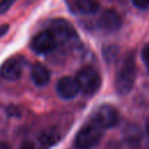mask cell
<instances>
[{
	"label": "cell",
	"mask_w": 149,
	"mask_h": 149,
	"mask_svg": "<svg viewBox=\"0 0 149 149\" xmlns=\"http://www.w3.org/2000/svg\"><path fill=\"white\" fill-rule=\"evenodd\" d=\"M134 5L141 9H144V8H148L149 7V0H133Z\"/></svg>",
	"instance_id": "15"
},
{
	"label": "cell",
	"mask_w": 149,
	"mask_h": 149,
	"mask_svg": "<svg viewBox=\"0 0 149 149\" xmlns=\"http://www.w3.org/2000/svg\"><path fill=\"white\" fill-rule=\"evenodd\" d=\"M54 36L56 37V41H68L71 38H74L77 36L74 28L71 26V23L64 19H55L50 22V29H49Z\"/></svg>",
	"instance_id": "6"
},
{
	"label": "cell",
	"mask_w": 149,
	"mask_h": 149,
	"mask_svg": "<svg viewBox=\"0 0 149 149\" xmlns=\"http://www.w3.org/2000/svg\"><path fill=\"white\" fill-rule=\"evenodd\" d=\"M102 129L93 122H88L77 133L74 139V146L77 149H92L102 137Z\"/></svg>",
	"instance_id": "2"
},
{
	"label": "cell",
	"mask_w": 149,
	"mask_h": 149,
	"mask_svg": "<svg viewBox=\"0 0 149 149\" xmlns=\"http://www.w3.org/2000/svg\"><path fill=\"white\" fill-rule=\"evenodd\" d=\"M142 58H143V62L146 63V65L149 68V44H147L143 50H142Z\"/></svg>",
	"instance_id": "14"
},
{
	"label": "cell",
	"mask_w": 149,
	"mask_h": 149,
	"mask_svg": "<svg viewBox=\"0 0 149 149\" xmlns=\"http://www.w3.org/2000/svg\"><path fill=\"white\" fill-rule=\"evenodd\" d=\"M77 9L83 14H94L99 9L98 0H76Z\"/></svg>",
	"instance_id": "12"
},
{
	"label": "cell",
	"mask_w": 149,
	"mask_h": 149,
	"mask_svg": "<svg viewBox=\"0 0 149 149\" xmlns=\"http://www.w3.org/2000/svg\"><path fill=\"white\" fill-rule=\"evenodd\" d=\"M146 129H147V134L149 135V119H148V121H147V126H146Z\"/></svg>",
	"instance_id": "19"
},
{
	"label": "cell",
	"mask_w": 149,
	"mask_h": 149,
	"mask_svg": "<svg viewBox=\"0 0 149 149\" xmlns=\"http://www.w3.org/2000/svg\"><path fill=\"white\" fill-rule=\"evenodd\" d=\"M91 122L97 125L102 130L108 129L114 127L119 122V113L113 106L102 105L95 109L91 118Z\"/></svg>",
	"instance_id": "4"
},
{
	"label": "cell",
	"mask_w": 149,
	"mask_h": 149,
	"mask_svg": "<svg viewBox=\"0 0 149 149\" xmlns=\"http://www.w3.org/2000/svg\"><path fill=\"white\" fill-rule=\"evenodd\" d=\"M59 140V135L55 130H44L38 136L40 149H48Z\"/></svg>",
	"instance_id": "11"
},
{
	"label": "cell",
	"mask_w": 149,
	"mask_h": 149,
	"mask_svg": "<svg viewBox=\"0 0 149 149\" xmlns=\"http://www.w3.org/2000/svg\"><path fill=\"white\" fill-rule=\"evenodd\" d=\"M57 41L50 30H42L31 40V49L36 54H48L56 48Z\"/></svg>",
	"instance_id": "5"
},
{
	"label": "cell",
	"mask_w": 149,
	"mask_h": 149,
	"mask_svg": "<svg viewBox=\"0 0 149 149\" xmlns=\"http://www.w3.org/2000/svg\"><path fill=\"white\" fill-rule=\"evenodd\" d=\"M76 80L79 86V91H81L86 95L94 94L101 85L100 76L92 66H85L79 70L76 76Z\"/></svg>",
	"instance_id": "3"
},
{
	"label": "cell",
	"mask_w": 149,
	"mask_h": 149,
	"mask_svg": "<svg viewBox=\"0 0 149 149\" xmlns=\"http://www.w3.org/2000/svg\"><path fill=\"white\" fill-rule=\"evenodd\" d=\"M22 73V64L19 59L15 58H9L6 62H3V64L0 68V74L3 79L6 80H17L21 77Z\"/></svg>",
	"instance_id": "9"
},
{
	"label": "cell",
	"mask_w": 149,
	"mask_h": 149,
	"mask_svg": "<svg viewBox=\"0 0 149 149\" xmlns=\"http://www.w3.org/2000/svg\"><path fill=\"white\" fill-rule=\"evenodd\" d=\"M121 26L120 15L113 9L104 10L98 19V27L105 31H114Z\"/></svg>",
	"instance_id": "8"
},
{
	"label": "cell",
	"mask_w": 149,
	"mask_h": 149,
	"mask_svg": "<svg viewBox=\"0 0 149 149\" xmlns=\"http://www.w3.org/2000/svg\"><path fill=\"white\" fill-rule=\"evenodd\" d=\"M56 92L61 98L65 100L73 99L79 93V86L77 84L76 78L69 76L59 78L56 84Z\"/></svg>",
	"instance_id": "7"
},
{
	"label": "cell",
	"mask_w": 149,
	"mask_h": 149,
	"mask_svg": "<svg viewBox=\"0 0 149 149\" xmlns=\"http://www.w3.org/2000/svg\"><path fill=\"white\" fill-rule=\"evenodd\" d=\"M30 77L36 86H44L49 83L50 71L41 63H35L30 68Z\"/></svg>",
	"instance_id": "10"
},
{
	"label": "cell",
	"mask_w": 149,
	"mask_h": 149,
	"mask_svg": "<svg viewBox=\"0 0 149 149\" xmlns=\"http://www.w3.org/2000/svg\"><path fill=\"white\" fill-rule=\"evenodd\" d=\"M19 149H35V146L31 142H23Z\"/></svg>",
	"instance_id": "16"
},
{
	"label": "cell",
	"mask_w": 149,
	"mask_h": 149,
	"mask_svg": "<svg viewBox=\"0 0 149 149\" xmlns=\"http://www.w3.org/2000/svg\"><path fill=\"white\" fill-rule=\"evenodd\" d=\"M0 149H10V147L6 142H0Z\"/></svg>",
	"instance_id": "18"
},
{
	"label": "cell",
	"mask_w": 149,
	"mask_h": 149,
	"mask_svg": "<svg viewBox=\"0 0 149 149\" xmlns=\"http://www.w3.org/2000/svg\"><path fill=\"white\" fill-rule=\"evenodd\" d=\"M136 79V64L132 55L123 58L115 74V90L119 94H127Z\"/></svg>",
	"instance_id": "1"
},
{
	"label": "cell",
	"mask_w": 149,
	"mask_h": 149,
	"mask_svg": "<svg viewBox=\"0 0 149 149\" xmlns=\"http://www.w3.org/2000/svg\"><path fill=\"white\" fill-rule=\"evenodd\" d=\"M16 0H1L0 1V14L6 13L15 2Z\"/></svg>",
	"instance_id": "13"
},
{
	"label": "cell",
	"mask_w": 149,
	"mask_h": 149,
	"mask_svg": "<svg viewBox=\"0 0 149 149\" xmlns=\"http://www.w3.org/2000/svg\"><path fill=\"white\" fill-rule=\"evenodd\" d=\"M8 28H9V27H8L7 24L1 26V27H0V36H2V35H3V34L7 31V30H8Z\"/></svg>",
	"instance_id": "17"
}]
</instances>
